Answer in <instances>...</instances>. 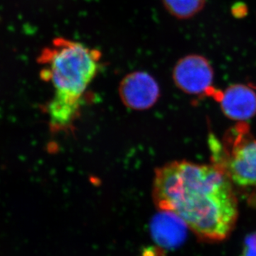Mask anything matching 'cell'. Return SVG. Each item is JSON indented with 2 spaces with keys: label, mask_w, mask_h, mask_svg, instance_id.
<instances>
[{
  "label": "cell",
  "mask_w": 256,
  "mask_h": 256,
  "mask_svg": "<svg viewBox=\"0 0 256 256\" xmlns=\"http://www.w3.org/2000/svg\"><path fill=\"white\" fill-rule=\"evenodd\" d=\"M152 196L160 210L174 213L198 236L228 237L238 216L232 180L219 166L176 161L155 172Z\"/></svg>",
  "instance_id": "1"
},
{
  "label": "cell",
  "mask_w": 256,
  "mask_h": 256,
  "mask_svg": "<svg viewBox=\"0 0 256 256\" xmlns=\"http://www.w3.org/2000/svg\"><path fill=\"white\" fill-rule=\"evenodd\" d=\"M100 52L78 42L54 40L42 52V78L54 86L55 94L46 107L51 126L63 130L72 124L83 94L100 66Z\"/></svg>",
  "instance_id": "2"
},
{
  "label": "cell",
  "mask_w": 256,
  "mask_h": 256,
  "mask_svg": "<svg viewBox=\"0 0 256 256\" xmlns=\"http://www.w3.org/2000/svg\"><path fill=\"white\" fill-rule=\"evenodd\" d=\"M213 79L212 66L205 56L198 54L182 58L172 70L174 84L186 94H204L212 90Z\"/></svg>",
  "instance_id": "3"
},
{
  "label": "cell",
  "mask_w": 256,
  "mask_h": 256,
  "mask_svg": "<svg viewBox=\"0 0 256 256\" xmlns=\"http://www.w3.org/2000/svg\"><path fill=\"white\" fill-rule=\"evenodd\" d=\"M118 92L124 106L134 110L150 109L160 96L158 83L145 72H134L126 76L121 82Z\"/></svg>",
  "instance_id": "4"
},
{
  "label": "cell",
  "mask_w": 256,
  "mask_h": 256,
  "mask_svg": "<svg viewBox=\"0 0 256 256\" xmlns=\"http://www.w3.org/2000/svg\"><path fill=\"white\" fill-rule=\"evenodd\" d=\"M220 167L234 184L256 186V140L236 144Z\"/></svg>",
  "instance_id": "5"
},
{
  "label": "cell",
  "mask_w": 256,
  "mask_h": 256,
  "mask_svg": "<svg viewBox=\"0 0 256 256\" xmlns=\"http://www.w3.org/2000/svg\"><path fill=\"white\" fill-rule=\"evenodd\" d=\"M220 108L228 118L247 120L256 114V93L247 86L234 84L218 96Z\"/></svg>",
  "instance_id": "6"
},
{
  "label": "cell",
  "mask_w": 256,
  "mask_h": 256,
  "mask_svg": "<svg viewBox=\"0 0 256 256\" xmlns=\"http://www.w3.org/2000/svg\"><path fill=\"white\" fill-rule=\"evenodd\" d=\"M186 226L184 220L174 213L160 210L152 218L150 230L154 242L165 250L176 249L186 236Z\"/></svg>",
  "instance_id": "7"
},
{
  "label": "cell",
  "mask_w": 256,
  "mask_h": 256,
  "mask_svg": "<svg viewBox=\"0 0 256 256\" xmlns=\"http://www.w3.org/2000/svg\"><path fill=\"white\" fill-rule=\"evenodd\" d=\"M164 6L172 17L189 20L205 7L206 0H162Z\"/></svg>",
  "instance_id": "8"
},
{
  "label": "cell",
  "mask_w": 256,
  "mask_h": 256,
  "mask_svg": "<svg viewBox=\"0 0 256 256\" xmlns=\"http://www.w3.org/2000/svg\"><path fill=\"white\" fill-rule=\"evenodd\" d=\"M242 256H256V232L247 236L244 239Z\"/></svg>",
  "instance_id": "9"
}]
</instances>
